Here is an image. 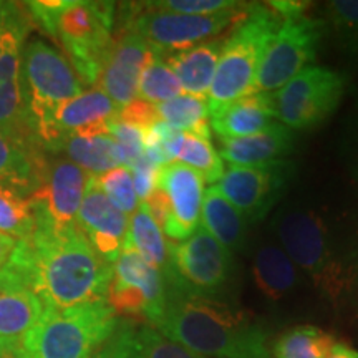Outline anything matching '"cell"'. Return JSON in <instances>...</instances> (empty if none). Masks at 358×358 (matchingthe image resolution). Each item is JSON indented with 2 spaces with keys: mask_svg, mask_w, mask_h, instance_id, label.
<instances>
[{
  "mask_svg": "<svg viewBox=\"0 0 358 358\" xmlns=\"http://www.w3.org/2000/svg\"><path fill=\"white\" fill-rule=\"evenodd\" d=\"M272 229L290 261L324 297L337 301L350 287L355 259L320 209L307 203L282 206Z\"/></svg>",
  "mask_w": 358,
  "mask_h": 358,
  "instance_id": "3957f363",
  "label": "cell"
},
{
  "mask_svg": "<svg viewBox=\"0 0 358 358\" xmlns=\"http://www.w3.org/2000/svg\"><path fill=\"white\" fill-rule=\"evenodd\" d=\"M88 179L90 174L65 156L48 158L40 187L29 198L35 221L55 227L77 222Z\"/></svg>",
  "mask_w": 358,
  "mask_h": 358,
  "instance_id": "5bb4252c",
  "label": "cell"
},
{
  "mask_svg": "<svg viewBox=\"0 0 358 358\" xmlns=\"http://www.w3.org/2000/svg\"><path fill=\"white\" fill-rule=\"evenodd\" d=\"M35 217L30 201L10 187L0 185V232L15 241L32 236Z\"/></svg>",
  "mask_w": 358,
  "mask_h": 358,
  "instance_id": "836d02e7",
  "label": "cell"
},
{
  "mask_svg": "<svg viewBox=\"0 0 358 358\" xmlns=\"http://www.w3.org/2000/svg\"><path fill=\"white\" fill-rule=\"evenodd\" d=\"M252 279L267 301L280 303L294 297L306 284V277L275 243L259 245L252 257Z\"/></svg>",
  "mask_w": 358,
  "mask_h": 358,
  "instance_id": "44dd1931",
  "label": "cell"
},
{
  "mask_svg": "<svg viewBox=\"0 0 358 358\" xmlns=\"http://www.w3.org/2000/svg\"><path fill=\"white\" fill-rule=\"evenodd\" d=\"M268 7L274 10L282 20L290 19V17L303 15L310 2H301V0H272L268 2Z\"/></svg>",
  "mask_w": 358,
  "mask_h": 358,
  "instance_id": "bcb514c9",
  "label": "cell"
},
{
  "mask_svg": "<svg viewBox=\"0 0 358 358\" xmlns=\"http://www.w3.org/2000/svg\"><path fill=\"white\" fill-rule=\"evenodd\" d=\"M166 280L178 287L204 297L229 301L236 284V261L231 250L209 234L204 227L181 243H168Z\"/></svg>",
  "mask_w": 358,
  "mask_h": 358,
  "instance_id": "9c48e42d",
  "label": "cell"
},
{
  "mask_svg": "<svg viewBox=\"0 0 358 358\" xmlns=\"http://www.w3.org/2000/svg\"><path fill=\"white\" fill-rule=\"evenodd\" d=\"M27 20H30V15L27 12L25 3L3 2V0H0V32Z\"/></svg>",
  "mask_w": 358,
  "mask_h": 358,
  "instance_id": "f6af8a7d",
  "label": "cell"
},
{
  "mask_svg": "<svg viewBox=\"0 0 358 358\" xmlns=\"http://www.w3.org/2000/svg\"><path fill=\"white\" fill-rule=\"evenodd\" d=\"M203 227L231 252H243L248 248L249 222L227 201L216 186L204 191L201 209Z\"/></svg>",
  "mask_w": 358,
  "mask_h": 358,
  "instance_id": "d4e9b609",
  "label": "cell"
},
{
  "mask_svg": "<svg viewBox=\"0 0 358 358\" xmlns=\"http://www.w3.org/2000/svg\"><path fill=\"white\" fill-rule=\"evenodd\" d=\"M118 313L106 301L45 308L22 338L27 358H90L115 334Z\"/></svg>",
  "mask_w": 358,
  "mask_h": 358,
  "instance_id": "52a82bcc",
  "label": "cell"
},
{
  "mask_svg": "<svg viewBox=\"0 0 358 358\" xmlns=\"http://www.w3.org/2000/svg\"><path fill=\"white\" fill-rule=\"evenodd\" d=\"M116 329H118V327H116ZM116 350H118V337H116L115 330V334L111 335V337L90 358H116Z\"/></svg>",
  "mask_w": 358,
  "mask_h": 358,
  "instance_id": "c3c4849f",
  "label": "cell"
},
{
  "mask_svg": "<svg viewBox=\"0 0 358 358\" xmlns=\"http://www.w3.org/2000/svg\"><path fill=\"white\" fill-rule=\"evenodd\" d=\"M0 133L27 148L43 151L35 134L22 71L17 80L0 85Z\"/></svg>",
  "mask_w": 358,
  "mask_h": 358,
  "instance_id": "484cf974",
  "label": "cell"
},
{
  "mask_svg": "<svg viewBox=\"0 0 358 358\" xmlns=\"http://www.w3.org/2000/svg\"><path fill=\"white\" fill-rule=\"evenodd\" d=\"M47 161L43 151L27 148L0 133V185L29 199L40 187Z\"/></svg>",
  "mask_w": 358,
  "mask_h": 358,
  "instance_id": "603a6c76",
  "label": "cell"
},
{
  "mask_svg": "<svg viewBox=\"0 0 358 358\" xmlns=\"http://www.w3.org/2000/svg\"><path fill=\"white\" fill-rule=\"evenodd\" d=\"M15 244H17V241L13 239V237L6 236L0 232V268H2L8 262V259H10V256H12Z\"/></svg>",
  "mask_w": 358,
  "mask_h": 358,
  "instance_id": "681fc988",
  "label": "cell"
},
{
  "mask_svg": "<svg viewBox=\"0 0 358 358\" xmlns=\"http://www.w3.org/2000/svg\"><path fill=\"white\" fill-rule=\"evenodd\" d=\"M93 179H95L98 189L124 216H133L136 213L140 199H138L136 191H134L131 169L120 166L110 169V171L103 173L100 176H93Z\"/></svg>",
  "mask_w": 358,
  "mask_h": 358,
  "instance_id": "e575fe53",
  "label": "cell"
},
{
  "mask_svg": "<svg viewBox=\"0 0 358 358\" xmlns=\"http://www.w3.org/2000/svg\"><path fill=\"white\" fill-rule=\"evenodd\" d=\"M163 313L153 329L206 358H271L268 332L234 302L187 292L166 280Z\"/></svg>",
  "mask_w": 358,
  "mask_h": 358,
  "instance_id": "7a4b0ae2",
  "label": "cell"
},
{
  "mask_svg": "<svg viewBox=\"0 0 358 358\" xmlns=\"http://www.w3.org/2000/svg\"><path fill=\"white\" fill-rule=\"evenodd\" d=\"M182 140L185 133L159 120L145 131V156L158 168L174 163L181 151Z\"/></svg>",
  "mask_w": 358,
  "mask_h": 358,
  "instance_id": "d590c367",
  "label": "cell"
},
{
  "mask_svg": "<svg viewBox=\"0 0 358 358\" xmlns=\"http://www.w3.org/2000/svg\"><path fill=\"white\" fill-rule=\"evenodd\" d=\"M249 6L241 2L229 10L213 15H185L156 8L151 2L123 3L116 7L122 12L116 15L115 25L138 34L161 55L187 50L196 45L208 42L221 35L226 29H232L245 15Z\"/></svg>",
  "mask_w": 358,
  "mask_h": 358,
  "instance_id": "ba28073f",
  "label": "cell"
},
{
  "mask_svg": "<svg viewBox=\"0 0 358 358\" xmlns=\"http://www.w3.org/2000/svg\"><path fill=\"white\" fill-rule=\"evenodd\" d=\"M295 173L297 168L290 159L256 166H231L224 171L216 187L248 222H259L282 199L292 185Z\"/></svg>",
  "mask_w": 358,
  "mask_h": 358,
  "instance_id": "4fadbf2b",
  "label": "cell"
},
{
  "mask_svg": "<svg viewBox=\"0 0 358 358\" xmlns=\"http://www.w3.org/2000/svg\"><path fill=\"white\" fill-rule=\"evenodd\" d=\"M138 338L145 358H206L166 338L150 325L138 329Z\"/></svg>",
  "mask_w": 358,
  "mask_h": 358,
  "instance_id": "8d00e7d4",
  "label": "cell"
},
{
  "mask_svg": "<svg viewBox=\"0 0 358 358\" xmlns=\"http://www.w3.org/2000/svg\"><path fill=\"white\" fill-rule=\"evenodd\" d=\"M274 118L271 93H254L211 115V128L219 140H232L264 131L274 123Z\"/></svg>",
  "mask_w": 358,
  "mask_h": 358,
  "instance_id": "7402d4cb",
  "label": "cell"
},
{
  "mask_svg": "<svg viewBox=\"0 0 358 358\" xmlns=\"http://www.w3.org/2000/svg\"><path fill=\"white\" fill-rule=\"evenodd\" d=\"M325 358H358V350L345 345V343H335Z\"/></svg>",
  "mask_w": 358,
  "mask_h": 358,
  "instance_id": "f907efd6",
  "label": "cell"
},
{
  "mask_svg": "<svg viewBox=\"0 0 358 358\" xmlns=\"http://www.w3.org/2000/svg\"><path fill=\"white\" fill-rule=\"evenodd\" d=\"M166 294L168 284L163 272L124 243L122 254L113 264L106 302L116 313L143 317L153 325L163 313Z\"/></svg>",
  "mask_w": 358,
  "mask_h": 358,
  "instance_id": "7c38bea8",
  "label": "cell"
},
{
  "mask_svg": "<svg viewBox=\"0 0 358 358\" xmlns=\"http://www.w3.org/2000/svg\"><path fill=\"white\" fill-rule=\"evenodd\" d=\"M327 22L303 15L284 19L267 45L257 71L256 93H274L315 62Z\"/></svg>",
  "mask_w": 358,
  "mask_h": 358,
  "instance_id": "8fae6325",
  "label": "cell"
},
{
  "mask_svg": "<svg viewBox=\"0 0 358 358\" xmlns=\"http://www.w3.org/2000/svg\"><path fill=\"white\" fill-rule=\"evenodd\" d=\"M335 338L313 325H299L284 332L274 343L275 358H325Z\"/></svg>",
  "mask_w": 358,
  "mask_h": 358,
  "instance_id": "f546056e",
  "label": "cell"
},
{
  "mask_svg": "<svg viewBox=\"0 0 358 358\" xmlns=\"http://www.w3.org/2000/svg\"><path fill=\"white\" fill-rule=\"evenodd\" d=\"M329 32L350 64L358 69V0H334L325 7Z\"/></svg>",
  "mask_w": 358,
  "mask_h": 358,
  "instance_id": "4dcf8cb0",
  "label": "cell"
},
{
  "mask_svg": "<svg viewBox=\"0 0 358 358\" xmlns=\"http://www.w3.org/2000/svg\"><path fill=\"white\" fill-rule=\"evenodd\" d=\"M77 226L103 261L116 262L128 234V216L115 208L90 176L77 214Z\"/></svg>",
  "mask_w": 358,
  "mask_h": 358,
  "instance_id": "e0dca14e",
  "label": "cell"
},
{
  "mask_svg": "<svg viewBox=\"0 0 358 358\" xmlns=\"http://www.w3.org/2000/svg\"><path fill=\"white\" fill-rule=\"evenodd\" d=\"M124 243L131 245L146 262L159 268L161 272L166 268L169 261L168 241L164 239L163 229L148 211L145 203H140L136 213L131 216V221L128 222V234Z\"/></svg>",
  "mask_w": 358,
  "mask_h": 358,
  "instance_id": "83f0119b",
  "label": "cell"
},
{
  "mask_svg": "<svg viewBox=\"0 0 358 358\" xmlns=\"http://www.w3.org/2000/svg\"><path fill=\"white\" fill-rule=\"evenodd\" d=\"M156 187L164 192L169 216L164 222V234L169 241H186L199 229L204 199V179L185 164H164L158 169Z\"/></svg>",
  "mask_w": 358,
  "mask_h": 358,
  "instance_id": "9a60e30c",
  "label": "cell"
},
{
  "mask_svg": "<svg viewBox=\"0 0 358 358\" xmlns=\"http://www.w3.org/2000/svg\"><path fill=\"white\" fill-rule=\"evenodd\" d=\"M60 153L90 176H100L110 169L124 166L123 156L110 134H98V136L70 134L62 143L58 155Z\"/></svg>",
  "mask_w": 358,
  "mask_h": 358,
  "instance_id": "4316f807",
  "label": "cell"
},
{
  "mask_svg": "<svg viewBox=\"0 0 358 358\" xmlns=\"http://www.w3.org/2000/svg\"><path fill=\"white\" fill-rule=\"evenodd\" d=\"M153 55L151 45L131 30L120 29L118 34L113 35V43L96 85L120 110L138 98L141 71Z\"/></svg>",
  "mask_w": 358,
  "mask_h": 358,
  "instance_id": "2e32d148",
  "label": "cell"
},
{
  "mask_svg": "<svg viewBox=\"0 0 358 358\" xmlns=\"http://www.w3.org/2000/svg\"><path fill=\"white\" fill-rule=\"evenodd\" d=\"M116 337H118V350L116 358H145L138 338V329L134 324L127 320H120L118 329H116Z\"/></svg>",
  "mask_w": 358,
  "mask_h": 358,
  "instance_id": "7bdbcfd3",
  "label": "cell"
},
{
  "mask_svg": "<svg viewBox=\"0 0 358 358\" xmlns=\"http://www.w3.org/2000/svg\"><path fill=\"white\" fill-rule=\"evenodd\" d=\"M340 155L345 161L348 171L358 181V113L345 123L340 138Z\"/></svg>",
  "mask_w": 358,
  "mask_h": 358,
  "instance_id": "b9f144b4",
  "label": "cell"
},
{
  "mask_svg": "<svg viewBox=\"0 0 358 358\" xmlns=\"http://www.w3.org/2000/svg\"><path fill=\"white\" fill-rule=\"evenodd\" d=\"M295 150V133L282 123H272L261 133L219 140V156L231 166H256L285 159Z\"/></svg>",
  "mask_w": 358,
  "mask_h": 358,
  "instance_id": "d6986e66",
  "label": "cell"
},
{
  "mask_svg": "<svg viewBox=\"0 0 358 358\" xmlns=\"http://www.w3.org/2000/svg\"><path fill=\"white\" fill-rule=\"evenodd\" d=\"M178 163L194 169L206 182H219L224 176V163L213 145L211 136H199L194 133H185Z\"/></svg>",
  "mask_w": 358,
  "mask_h": 358,
  "instance_id": "d6a6232c",
  "label": "cell"
},
{
  "mask_svg": "<svg viewBox=\"0 0 358 358\" xmlns=\"http://www.w3.org/2000/svg\"><path fill=\"white\" fill-rule=\"evenodd\" d=\"M182 92L185 90L181 87L178 75L168 65L164 57L155 50V55L141 71L138 96L148 103L159 105V103L182 95Z\"/></svg>",
  "mask_w": 358,
  "mask_h": 358,
  "instance_id": "1f68e13d",
  "label": "cell"
},
{
  "mask_svg": "<svg viewBox=\"0 0 358 358\" xmlns=\"http://www.w3.org/2000/svg\"><path fill=\"white\" fill-rule=\"evenodd\" d=\"M282 19L271 7L252 3L239 24L224 40L221 58L208 93L209 116L232 101L256 93L257 71L267 45L279 30Z\"/></svg>",
  "mask_w": 358,
  "mask_h": 358,
  "instance_id": "5b68a950",
  "label": "cell"
},
{
  "mask_svg": "<svg viewBox=\"0 0 358 358\" xmlns=\"http://www.w3.org/2000/svg\"><path fill=\"white\" fill-rule=\"evenodd\" d=\"M347 77L327 66H307L301 73L271 93L275 118L295 131L320 127L343 100Z\"/></svg>",
  "mask_w": 358,
  "mask_h": 358,
  "instance_id": "30bf717a",
  "label": "cell"
},
{
  "mask_svg": "<svg viewBox=\"0 0 358 358\" xmlns=\"http://www.w3.org/2000/svg\"><path fill=\"white\" fill-rule=\"evenodd\" d=\"M129 169H131L134 191H136V196L138 199H140V203H143V201H146L148 196L155 191L159 168L151 163V161L143 155Z\"/></svg>",
  "mask_w": 358,
  "mask_h": 358,
  "instance_id": "60d3db41",
  "label": "cell"
},
{
  "mask_svg": "<svg viewBox=\"0 0 358 358\" xmlns=\"http://www.w3.org/2000/svg\"><path fill=\"white\" fill-rule=\"evenodd\" d=\"M224 40H226L224 37H216L187 50L164 55V60L178 75L181 87L187 92V95L204 98L209 93L221 58Z\"/></svg>",
  "mask_w": 358,
  "mask_h": 358,
  "instance_id": "cb8c5ba5",
  "label": "cell"
},
{
  "mask_svg": "<svg viewBox=\"0 0 358 358\" xmlns=\"http://www.w3.org/2000/svg\"><path fill=\"white\" fill-rule=\"evenodd\" d=\"M6 267L45 308L106 301L113 277V266L98 256L77 222L55 227L35 221L32 236L17 241Z\"/></svg>",
  "mask_w": 358,
  "mask_h": 358,
  "instance_id": "6da1fadb",
  "label": "cell"
},
{
  "mask_svg": "<svg viewBox=\"0 0 358 358\" xmlns=\"http://www.w3.org/2000/svg\"><path fill=\"white\" fill-rule=\"evenodd\" d=\"M30 29H32V19L22 22L19 25H13L10 29L0 32V60L8 53L22 50V45L27 35H29Z\"/></svg>",
  "mask_w": 358,
  "mask_h": 358,
  "instance_id": "ee69618b",
  "label": "cell"
},
{
  "mask_svg": "<svg viewBox=\"0 0 358 358\" xmlns=\"http://www.w3.org/2000/svg\"><path fill=\"white\" fill-rule=\"evenodd\" d=\"M22 77L40 146L47 155H58L65 138L57 128V111L83 92V83L64 52L38 38L22 48Z\"/></svg>",
  "mask_w": 358,
  "mask_h": 358,
  "instance_id": "8992f818",
  "label": "cell"
},
{
  "mask_svg": "<svg viewBox=\"0 0 358 358\" xmlns=\"http://www.w3.org/2000/svg\"><path fill=\"white\" fill-rule=\"evenodd\" d=\"M0 358H27L22 340L0 338Z\"/></svg>",
  "mask_w": 358,
  "mask_h": 358,
  "instance_id": "7dc6e473",
  "label": "cell"
},
{
  "mask_svg": "<svg viewBox=\"0 0 358 358\" xmlns=\"http://www.w3.org/2000/svg\"><path fill=\"white\" fill-rule=\"evenodd\" d=\"M43 312L37 295L6 266L0 268V338L22 340Z\"/></svg>",
  "mask_w": 358,
  "mask_h": 358,
  "instance_id": "ffe728a7",
  "label": "cell"
},
{
  "mask_svg": "<svg viewBox=\"0 0 358 358\" xmlns=\"http://www.w3.org/2000/svg\"><path fill=\"white\" fill-rule=\"evenodd\" d=\"M118 120L146 131V129L153 127L156 122H159V115L158 110H156V105H153V103H148L145 100H141V98H136V100L128 103L127 106H123V108L120 110Z\"/></svg>",
  "mask_w": 358,
  "mask_h": 358,
  "instance_id": "ab89813d",
  "label": "cell"
},
{
  "mask_svg": "<svg viewBox=\"0 0 358 358\" xmlns=\"http://www.w3.org/2000/svg\"><path fill=\"white\" fill-rule=\"evenodd\" d=\"M151 3L161 10L185 13V15H213V13L234 8L241 2H232V0H159V2Z\"/></svg>",
  "mask_w": 358,
  "mask_h": 358,
  "instance_id": "f35d334b",
  "label": "cell"
},
{
  "mask_svg": "<svg viewBox=\"0 0 358 358\" xmlns=\"http://www.w3.org/2000/svg\"><path fill=\"white\" fill-rule=\"evenodd\" d=\"M159 120L182 133H194L199 136H211L209 108L206 98L194 95H179L173 100L156 105Z\"/></svg>",
  "mask_w": 358,
  "mask_h": 358,
  "instance_id": "f1b7e54d",
  "label": "cell"
},
{
  "mask_svg": "<svg viewBox=\"0 0 358 358\" xmlns=\"http://www.w3.org/2000/svg\"><path fill=\"white\" fill-rule=\"evenodd\" d=\"M116 3L92 0L27 2L32 22L64 48L83 85H96L113 43Z\"/></svg>",
  "mask_w": 358,
  "mask_h": 358,
  "instance_id": "277c9868",
  "label": "cell"
},
{
  "mask_svg": "<svg viewBox=\"0 0 358 358\" xmlns=\"http://www.w3.org/2000/svg\"><path fill=\"white\" fill-rule=\"evenodd\" d=\"M110 136L123 156L124 168H131L145 155V131L131 124L120 122L118 118L110 123Z\"/></svg>",
  "mask_w": 358,
  "mask_h": 358,
  "instance_id": "74e56055",
  "label": "cell"
},
{
  "mask_svg": "<svg viewBox=\"0 0 358 358\" xmlns=\"http://www.w3.org/2000/svg\"><path fill=\"white\" fill-rule=\"evenodd\" d=\"M120 108L100 88L83 90L57 111L55 123L62 136H98L110 134V123L118 118Z\"/></svg>",
  "mask_w": 358,
  "mask_h": 358,
  "instance_id": "ac0fdd59",
  "label": "cell"
}]
</instances>
